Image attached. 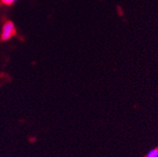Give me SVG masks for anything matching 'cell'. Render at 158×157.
<instances>
[{
    "instance_id": "obj_3",
    "label": "cell",
    "mask_w": 158,
    "mask_h": 157,
    "mask_svg": "<svg viewBox=\"0 0 158 157\" xmlns=\"http://www.w3.org/2000/svg\"><path fill=\"white\" fill-rule=\"evenodd\" d=\"M1 1H2V3H4L6 5H12L15 0H1Z\"/></svg>"
},
{
    "instance_id": "obj_1",
    "label": "cell",
    "mask_w": 158,
    "mask_h": 157,
    "mask_svg": "<svg viewBox=\"0 0 158 157\" xmlns=\"http://www.w3.org/2000/svg\"><path fill=\"white\" fill-rule=\"evenodd\" d=\"M15 35V27L12 21H7L3 25L2 32H1V40L7 41L10 40L12 37Z\"/></svg>"
},
{
    "instance_id": "obj_2",
    "label": "cell",
    "mask_w": 158,
    "mask_h": 157,
    "mask_svg": "<svg viewBox=\"0 0 158 157\" xmlns=\"http://www.w3.org/2000/svg\"><path fill=\"white\" fill-rule=\"evenodd\" d=\"M145 157H158V147H153L149 150Z\"/></svg>"
}]
</instances>
